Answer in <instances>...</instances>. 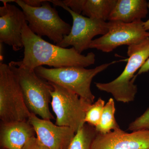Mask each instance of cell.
Returning <instances> with one entry per match:
<instances>
[{
    "mask_svg": "<svg viewBox=\"0 0 149 149\" xmlns=\"http://www.w3.org/2000/svg\"><path fill=\"white\" fill-rule=\"evenodd\" d=\"M115 111L114 100L111 98L105 104L100 121L95 127L98 133L105 134L120 128L115 117Z\"/></svg>",
    "mask_w": 149,
    "mask_h": 149,
    "instance_id": "obj_16",
    "label": "cell"
},
{
    "mask_svg": "<svg viewBox=\"0 0 149 149\" xmlns=\"http://www.w3.org/2000/svg\"><path fill=\"white\" fill-rule=\"evenodd\" d=\"M50 83L54 87L51 104L56 116V125L69 127L76 133L85 123V114L92 104L62 86Z\"/></svg>",
    "mask_w": 149,
    "mask_h": 149,
    "instance_id": "obj_7",
    "label": "cell"
},
{
    "mask_svg": "<svg viewBox=\"0 0 149 149\" xmlns=\"http://www.w3.org/2000/svg\"><path fill=\"white\" fill-rule=\"evenodd\" d=\"M31 113L9 65L0 62V119L8 123L28 120Z\"/></svg>",
    "mask_w": 149,
    "mask_h": 149,
    "instance_id": "obj_6",
    "label": "cell"
},
{
    "mask_svg": "<svg viewBox=\"0 0 149 149\" xmlns=\"http://www.w3.org/2000/svg\"><path fill=\"white\" fill-rule=\"evenodd\" d=\"M143 22L141 20L126 23L120 21H109L108 22L107 32L93 40L90 49L109 53L120 46L138 44L149 38V32L144 28Z\"/></svg>",
    "mask_w": 149,
    "mask_h": 149,
    "instance_id": "obj_9",
    "label": "cell"
},
{
    "mask_svg": "<svg viewBox=\"0 0 149 149\" xmlns=\"http://www.w3.org/2000/svg\"><path fill=\"white\" fill-rule=\"evenodd\" d=\"M19 84L24 102L31 113L42 119H54L49 105L54 87L49 82L40 77L35 70L29 69L12 61L8 64Z\"/></svg>",
    "mask_w": 149,
    "mask_h": 149,
    "instance_id": "obj_3",
    "label": "cell"
},
{
    "mask_svg": "<svg viewBox=\"0 0 149 149\" xmlns=\"http://www.w3.org/2000/svg\"><path fill=\"white\" fill-rule=\"evenodd\" d=\"M35 129L27 121L3 123L0 126V145L6 149H22L27 141L35 136Z\"/></svg>",
    "mask_w": 149,
    "mask_h": 149,
    "instance_id": "obj_13",
    "label": "cell"
},
{
    "mask_svg": "<svg viewBox=\"0 0 149 149\" xmlns=\"http://www.w3.org/2000/svg\"><path fill=\"white\" fill-rule=\"evenodd\" d=\"M148 8H149V3H148ZM143 26L146 30H149V19L147 21L143 22Z\"/></svg>",
    "mask_w": 149,
    "mask_h": 149,
    "instance_id": "obj_24",
    "label": "cell"
},
{
    "mask_svg": "<svg viewBox=\"0 0 149 149\" xmlns=\"http://www.w3.org/2000/svg\"><path fill=\"white\" fill-rule=\"evenodd\" d=\"M15 0H1V1L3 4L8 3L10 2H15Z\"/></svg>",
    "mask_w": 149,
    "mask_h": 149,
    "instance_id": "obj_25",
    "label": "cell"
},
{
    "mask_svg": "<svg viewBox=\"0 0 149 149\" xmlns=\"http://www.w3.org/2000/svg\"><path fill=\"white\" fill-rule=\"evenodd\" d=\"M15 2L23 12L29 29L39 37L47 36L58 45L70 32V24L61 18L49 1H44L37 8L27 6L23 0H15Z\"/></svg>",
    "mask_w": 149,
    "mask_h": 149,
    "instance_id": "obj_5",
    "label": "cell"
},
{
    "mask_svg": "<svg viewBox=\"0 0 149 149\" xmlns=\"http://www.w3.org/2000/svg\"><path fill=\"white\" fill-rule=\"evenodd\" d=\"M64 4L75 13H82L86 0H64Z\"/></svg>",
    "mask_w": 149,
    "mask_h": 149,
    "instance_id": "obj_20",
    "label": "cell"
},
{
    "mask_svg": "<svg viewBox=\"0 0 149 149\" xmlns=\"http://www.w3.org/2000/svg\"><path fill=\"white\" fill-rule=\"evenodd\" d=\"M22 149H51L44 145L35 136L27 141Z\"/></svg>",
    "mask_w": 149,
    "mask_h": 149,
    "instance_id": "obj_21",
    "label": "cell"
},
{
    "mask_svg": "<svg viewBox=\"0 0 149 149\" xmlns=\"http://www.w3.org/2000/svg\"><path fill=\"white\" fill-rule=\"evenodd\" d=\"M91 149H149V129L127 133L120 128L97 133Z\"/></svg>",
    "mask_w": 149,
    "mask_h": 149,
    "instance_id": "obj_10",
    "label": "cell"
},
{
    "mask_svg": "<svg viewBox=\"0 0 149 149\" xmlns=\"http://www.w3.org/2000/svg\"><path fill=\"white\" fill-rule=\"evenodd\" d=\"M105 104L104 101L99 98L97 101L91 105L85 114V123L95 128L100 121Z\"/></svg>",
    "mask_w": 149,
    "mask_h": 149,
    "instance_id": "obj_18",
    "label": "cell"
},
{
    "mask_svg": "<svg viewBox=\"0 0 149 149\" xmlns=\"http://www.w3.org/2000/svg\"><path fill=\"white\" fill-rule=\"evenodd\" d=\"M97 133L95 127L85 123L75 133L68 149H91Z\"/></svg>",
    "mask_w": 149,
    "mask_h": 149,
    "instance_id": "obj_17",
    "label": "cell"
},
{
    "mask_svg": "<svg viewBox=\"0 0 149 149\" xmlns=\"http://www.w3.org/2000/svg\"><path fill=\"white\" fill-rule=\"evenodd\" d=\"M146 0H117L108 20L130 23L141 21L148 13Z\"/></svg>",
    "mask_w": 149,
    "mask_h": 149,
    "instance_id": "obj_14",
    "label": "cell"
},
{
    "mask_svg": "<svg viewBox=\"0 0 149 149\" xmlns=\"http://www.w3.org/2000/svg\"><path fill=\"white\" fill-rule=\"evenodd\" d=\"M28 121L35 129L38 140L51 149H68L76 133L72 128L58 126L32 113Z\"/></svg>",
    "mask_w": 149,
    "mask_h": 149,
    "instance_id": "obj_12",
    "label": "cell"
},
{
    "mask_svg": "<svg viewBox=\"0 0 149 149\" xmlns=\"http://www.w3.org/2000/svg\"><path fill=\"white\" fill-rule=\"evenodd\" d=\"M129 56L125 69L116 79L108 83H95L100 91L110 93L117 102L126 103L133 102L138 91L135 73L149 58V38L138 44L128 46Z\"/></svg>",
    "mask_w": 149,
    "mask_h": 149,
    "instance_id": "obj_2",
    "label": "cell"
},
{
    "mask_svg": "<svg viewBox=\"0 0 149 149\" xmlns=\"http://www.w3.org/2000/svg\"><path fill=\"white\" fill-rule=\"evenodd\" d=\"M117 62L104 63L91 69L78 67L48 68L41 66L34 70L38 76L48 82L62 86L77 94L89 103L93 104L95 96L92 93L91 87L93 78Z\"/></svg>",
    "mask_w": 149,
    "mask_h": 149,
    "instance_id": "obj_4",
    "label": "cell"
},
{
    "mask_svg": "<svg viewBox=\"0 0 149 149\" xmlns=\"http://www.w3.org/2000/svg\"><path fill=\"white\" fill-rule=\"evenodd\" d=\"M128 129L132 132L149 129V108L142 115L129 124Z\"/></svg>",
    "mask_w": 149,
    "mask_h": 149,
    "instance_id": "obj_19",
    "label": "cell"
},
{
    "mask_svg": "<svg viewBox=\"0 0 149 149\" xmlns=\"http://www.w3.org/2000/svg\"><path fill=\"white\" fill-rule=\"evenodd\" d=\"M1 149H6L3 148H1Z\"/></svg>",
    "mask_w": 149,
    "mask_h": 149,
    "instance_id": "obj_26",
    "label": "cell"
},
{
    "mask_svg": "<svg viewBox=\"0 0 149 149\" xmlns=\"http://www.w3.org/2000/svg\"><path fill=\"white\" fill-rule=\"evenodd\" d=\"M117 2V0H86L82 14L89 18L105 21Z\"/></svg>",
    "mask_w": 149,
    "mask_h": 149,
    "instance_id": "obj_15",
    "label": "cell"
},
{
    "mask_svg": "<svg viewBox=\"0 0 149 149\" xmlns=\"http://www.w3.org/2000/svg\"><path fill=\"white\" fill-rule=\"evenodd\" d=\"M26 21L22 10L16 6L5 4L0 7V43L17 52L24 48L22 29Z\"/></svg>",
    "mask_w": 149,
    "mask_h": 149,
    "instance_id": "obj_11",
    "label": "cell"
},
{
    "mask_svg": "<svg viewBox=\"0 0 149 149\" xmlns=\"http://www.w3.org/2000/svg\"><path fill=\"white\" fill-rule=\"evenodd\" d=\"M55 6L61 7L70 13L73 23L68 35L58 46L66 48L72 46L77 52L81 54L83 51L90 49L93 38L98 35H104L108 31V22L100 19H93L74 12L68 7L63 1H50Z\"/></svg>",
    "mask_w": 149,
    "mask_h": 149,
    "instance_id": "obj_8",
    "label": "cell"
},
{
    "mask_svg": "<svg viewBox=\"0 0 149 149\" xmlns=\"http://www.w3.org/2000/svg\"><path fill=\"white\" fill-rule=\"evenodd\" d=\"M45 0H23L24 3L29 6L33 8L40 7Z\"/></svg>",
    "mask_w": 149,
    "mask_h": 149,
    "instance_id": "obj_22",
    "label": "cell"
},
{
    "mask_svg": "<svg viewBox=\"0 0 149 149\" xmlns=\"http://www.w3.org/2000/svg\"><path fill=\"white\" fill-rule=\"evenodd\" d=\"M149 71V58L147 60V61L142 66V67L140 68L139 70L137 75L141 74L142 73H145V72H148Z\"/></svg>",
    "mask_w": 149,
    "mask_h": 149,
    "instance_id": "obj_23",
    "label": "cell"
},
{
    "mask_svg": "<svg viewBox=\"0 0 149 149\" xmlns=\"http://www.w3.org/2000/svg\"><path fill=\"white\" fill-rule=\"evenodd\" d=\"M24 57L17 64L29 69L43 65L59 68L66 67H87L95 61L93 52L87 55L77 52L74 48H64L48 42L29 29L27 21L24 22L22 32Z\"/></svg>",
    "mask_w": 149,
    "mask_h": 149,
    "instance_id": "obj_1",
    "label": "cell"
}]
</instances>
